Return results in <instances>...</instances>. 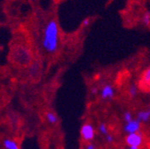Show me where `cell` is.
I'll return each instance as SVG.
<instances>
[{
    "label": "cell",
    "instance_id": "cell-15",
    "mask_svg": "<svg viewBox=\"0 0 150 149\" xmlns=\"http://www.w3.org/2000/svg\"><path fill=\"white\" fill-rule=\"evenodd\" d=\"M123 118H124V121L126 122H129V121L133 120V116H132V114H131V113H129V112H126L123 115Z\"/></svg>",
    "mask_w": 150,
    "mask_h": 149
},
{
    "label": "cell",
    "instance_id": "cell-20",
    "mask_svg": "<svg viewBox=\"0 0 150 149\" xmlns=\"http://www.w3.org/2000/svg\"><path fill=\"white\" fill-rule=\"evenodd\" d=\"M129 149H139V147H136V146H129Z\"/></svg>",
    "mask_w": 150,
    "mask_h": 149
},
{
    "label": "cell",
    "instance_id": "cell-11",
    "mask_svg": "<svg viewBox=\"0 0 150 149\" xmlns=\"http://www.w3.org/2000/svg\"><path fill=\"white\" fill-rule=\"evenodd\" d=\"M46 120L49 124H55L58 122V116L54 112H47L46 113Z\"/></svg>",
    "mask_w": 150,
    "mask_h": 149
},
{
    "label": "cell",
    "instance_id": "cell-17",
    "mask_svg": "<svg viewBox=\"0 0 150 149\" xmlns=\"http://www.w3.org/2000/svg\"><path fill=\"white\" fill-rule=\"evenodd\" d=\"M86 149H96V147H95V145H94L93 144H88L87 145V147H86Z\"/></svg>",
    "mask_w": 150,
    "mask_h": 149
},
{
    "label": "cell",
    "instance_id": "cell-19",
    "mask_svg": "<svg viewBox=\"0 0 150 149\" xmlns=\"http://www.w3.org/2000/svg\"><path fill=\"white\" fill-rule=\"evenodd\" d=\"M97 91H98V89L97 88H92V94H96V93H97Z\"/></svg>",
    "mask_w": 150,
    "mask_h": 149
},
{
    "label": "cell",
    "instance_id": "cell-9",
    "mask_svg": "<svg viewBox=\"0 0 150 149\" xmlns=\"http://www.w3.org/2000/svg\"><path fill=\"white\" fill-rule=\"evenodd\" d=\"M150 119V109L140 111L137 114V120L139 122H146L148 121Z\"/></svg>",
    "mask_w": 150,
    "mask_h": 149
},
{
    "label": "cell",
    "instance_id": "cell-13",
    "mask_svg": "<svg viewBox=\"0 0 150 149\" xmlns=\"http://www.w3.org/2000/svg\"><path fill=\"white\" fill-rule=\"evenodd\" d=\"M98 129L101 134H103L104 136H107L109 133H108V129H107V127L106 125L104 123V122H101L98 126Z\"/></svg>",
    "mask_w": 150,
    "mask_h": 149
},
{
    "label": "cell",
    "instance_id": "cell-10",
    "mask_svg": "<svg viewBox=\"0 0 150 149\" xmlns=\"http://www.w3.org/2000/svg\"><path fill=\"white\" fill-rule=\"evenodd\" d=\"M40 64L38 63H31L30 64V68H29V73L30 76L32 78H36L38 74L40 73Z\"/></svg>",
    "mask_w": 150,
    "mask_h": 149
},
{
    "label": "cell",
    "instance_id": "cell-5",
    "mask_svg": "<svg viewBox=\"0 0 150 149\" xmlns=\"http://www.w3.org/2000/svg\"><path fill=\"white\" fill-rule=\"evenodd\" d=\"M141 126V122H139L137 119H133L129 122H126L124 126V131L129 135V134H133V133H138L139 132Z\"/></svg>",
    "mask_w": 150,
    "mask_h": 149
},
{
    "label": "cell",
    "instance_id": "cell-6",
    "mask_svg": "<svg viewBox=\"0 0 150 149\" xmlns=\"http://www.w3.org/2000/svg\"><path fill=\"white\" fill-rule=\"evenodd\" d=\"M139 88L143 90H150V66L147 67L141 75L139 81Z\"/></svg>",
    "mask_w": 150,
    "mask_h": 149
},
{
    "label": "cell",
    "instance_id": "cell-1",
    "mask_svg": "<svg viewBox=\"0 0 150 149\" xmlns=\"http://www.w3.org/2000/svg\"><path fill=\"white\" fill-rule=\"evenodd\" d=\"M42 47L48 54H54L58 48L59 44V29L57 23L50 20L44 28L42 36Z\"/></svg>",
    "mask_w": 150,
    "mask_h": 149
},
{
    "label": "cell",
    "instance_id": "cell-4",
    "mask_svg": "<svg viewBox=\"0 0 150 149\" xmlns=\"http://www.w3.org/2000/svg\"><path fill=\"white\" fill-rule=\"evenodd\" d=\"M126 144L129 146H136L139 147L143 142V136L141 132L138 133H133V134H129L127 135L125 138Z\"/></svg>",
    "mask_w": 150,
    "mask_h": 149
},
{
    "label": "cell",
    "instance_id": "cell-14",
    "mask_svg": "<svg viewBox=\"0 0 150 149\" xmlns=\"http://www.w3.org/2000/svg\"><path fill=\"white\" fill-rule=\"evenodd\" d=\"M143 23L146 26H148L150 24V13L146 12V13H144L143 15Z\"/></svg>",
    "mask_w": 150,
    "mask_h": 149
},
{
    "label": "cell",
    "instance_id": "cell-2",
    "mask_svg": "<svg viewBox=\"0 0 150 149\" xmlns=\"http://www.w3.org/2000/svg\"><path fill=\"white\" fill-rule=\"evenodd\" d=\"M12 57H13V63L20 66L30 65L33 59L30 50L23 45L16 46L13 48Z\"/></svg>",
    "mask_w": 150,
    "mask_h": 149
},
{
    "label": "cell",
    "instance_id": "cell-8",
    "mask_svg": "<svg viewBox=\"0 0 150 149\" xmlns=\"http://www.w3.org/2000/svg\"><path fill=\"white\" fill-rule=\"evenodd\" d=\"M3 146L5 149H22L15 139L10 138H6L3 140Z\"/></svg>",
    "mask_w": 150,
    "mask_h": 149
},
{
    "label": "cell",
    "instance_id": "cell-21",
    "mask_svg": "<svg viewBox=\"0 0 150 149\" xmlns=\"http://www.w3.org/2000/svg\"><path fill=\"white\" fill-rule=\"evenodd\" d=\"M99 76H100V74H99V73H98V74H97V75L95 76V79H96V80H98V79H99V78H98Z\"/></svg>",
    "mask_w": 150,
    "mask_h": 149
},
{
    "label": "cell",
    "instance_id": "cell-22",
    "mask_svg": "<svg viewBox=\"0 0 150 149\" xmlns=\"http://www.w3.org/2000/svg\"><path fill=\"white\" fill-rule=\"evenodd\" d=\"M8 1H16V0H8Z\"/></svg>",
    "mask_w": 150,
    "mask_h": 149
},
{
    "label": "cell",
    "instance_id": "cell-16",
    "mask_svg": "<svg viewBox=\"0 0 150 149\" xmlns=\"http://www.w3.org/2000/svg\"><path fill=\"white\" fill-rule=\"evenodd\" d=\"M105 139L108 143H112L114 142V137H112V135L108 134L107 136H105Z\"/></svg>",
    "mask_w": 150,
    "mask_h": 149
},
{
    "label": "cell",
    "instance_id": "cell-3",
    "mask_svg": "<svg viewBox=\"0 0 150 149\" xmlns=\"http://www.w3.org/2000/svg\"><path fill=\"white\" fill-rule=\"evenodd\" d=\"M81 136L86 142H90L95 138V129L89 123H85L81 128Z\"/></svg>",
    "mask_w": 150,
    "mask_h": 149
},
{
    "label": "cell",
    "instance_id": "cell-18",
    "mask_svg": "<svg viewBox=\"0 0 150 149\" xmlns=\"http://www.w3.org/2000/svg\"><path fill=\"white\" fill-rule=\"evenodd\" d=\"M89 23H90L89 19H85L84 22H83V25L84 26H88L89 25Z\"/></svg>",
    "mask_w": 150,
    "mask_h": 149
},
{
    "label": "cell",
    "instance_id": "cell-12",
    "mask_svg": "<svg viewBox=\"0 0 150 149\" xmlns=\"http://www.w3.org/2000/svg\"><path fill=\"white\" fill-rule=\"evenodd\" d=\"M128 92H129V95L131 98L135 97L138 94V87L135 84H131L129 88Z\"/></svg>",
    "mask_w": 150,
    "mask_h": 149
},
{
    "label": "cell",
    "instance_id": "cell-7",
    "mask_svg": "<svg viewBox=\"0 0 150 149\" xmlns=\"http://www.w3.org/2000/svg\"><path fill=\"white\" fill-rule=\"evenodd\" d=\"M115 96V90L114 88L112 87L110 84H106L104 86V88L101 90V97L103 99H112Z\"/></svg>",
    "mask_w": 150,
    "mask_h": 149
}]
</instances>
